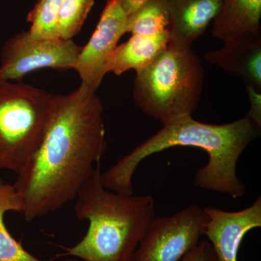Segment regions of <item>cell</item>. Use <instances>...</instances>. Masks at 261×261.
Instances as JSON below:
<instances>
[{
	"label": "cell",
	"mask_w": 261,
	"mask_h": 261,
	"mask_svg": "<svg viewBox=\"0 0 261 261\" xmlns=\"http://www.w3.org/2000/svg\"><path fill=\"white\" fill-rule=\"evenodd\" d=\"M103 104L96 91L81 84L57 96L42 142L13 186L32 221L75 200L107 149Z\"/></svg>",
	"instance_id": "1"
},
{
	"label": "cell",
	"mask_w": 261,
	"mask_h": 261,
	"mask_svg": "<svg viewBox=\"0 0 261 261\" xmlns=\"http://www.w3.org/2000/svg\"><path fill=\"white\" fill-rule=\"evenodd\" d=\"M152 137L101 173L103 187L121 195H133L132 179L140 163L152 154L173 147H192L207 152L208 162L196 173L195 187L221 192L233 199L246 192L237 173V164L260 130L248 116L225 124H208L192 116L163 125Z\"/></svg>",
	"instance_id": "2"
},
{
	"label": "cell",
	"mask_w": 261,
	"mask_h": 261,
	"mask_svg": "<svg viewBox=\"0 0 261 261\" xmlns=\"http://www.w3.org/2000/svg\"><path fill=\"white\" fill-rule=\"evenodd\" d=\"M100 164L75 197L80 221H87L85 236L63 255L83 261H130L156 217L150 195H121L103 187Z\"/></svg>",
	"instance_id": "3"
},
{
	"label": "cell",
	"mask_w": 261,
	"mask_h": 261,
	"mask_svg": "<svg viewBox=\"0 0 261 261\" xmlns=\"http://www.w3.org/2000/svg\"><path fill=\"white\" fill-rule=\"evenodd\" d=\"M205 71L191 47L168 42L145 68L136 71V106L163 125L192 116L200 101Z\"/></svg>",
	"instance_id": "4"
},
{
	"label": "cell",
	"mask_w": 261,
	"mask_h": 261,
	"mask_svg": "<svg viewBox=\"0 0 261 261\" xmlns=\"http://www.w3.org/2000/svg\"><path fill=\"white\" fill-rule=\"evenodd\" d=\"M57 94L32 85L0 82V170L17 174L42 142Z\"/></svg>",
	"instance_id": "5"
},
{
	"label": "cell",
	"mask_w": 261,
	"mask_h": 261,
	"mask_svg": "<svg viewBox=\"0 0 261 261\" xmlns=\"http://www.w3.org/2000/svg\"><path fill=\"white\" fill-rule=\"evenodd\" d=\"M203 207L191 205L171 216H156L130 261H180L204 236Z\"/></svg>",
	"instance_id": "6"
},
{
	"label": "cell",
	"mask_w": 261,
	"mask_h": 261,
	"mask_svg": "<svg viewBox=\"0 0 261 261\" xmlns=\"http://www.w3.org/2000/svg\"><path fill=\"white\" fill-rule=\"evenodd\" d=\"M82 47L73 39H37L28 32L15 34L3 45L0 82H21L25 75L42 68H74Z\"/></svg>",
	"instance_id": "7"
},
{
	"label": "cell",
	"mask_w": 261,
	"mask_h": 261,
	"mask_svg": "<svg viewBox=\"0 0 261 261\" xmlns=\"http://www.w3.org/2000/svg\"><path fill=\"white\" fill-rule=\"evenodd\" d=\"M128 15L119 0H107L95 31L82 47L73 69L78 72L82 84L97 91L107 74L110 57L122 36L127 33Z\"/></svg>",
	"instance_id": "8"
},
{
	"label": "cell",
	"mask_w": 261,
	"mask_h": 261,
	"mask_svg": "<svg viewBox=\"0 0 261 261\" xmlns=\"http://www.w3.org/2000/svg\"><path fill=\"white\" fill-rule=\"evenodd\" d=\"M206 221L204 235L219 261H238V252L249 231L261 227V197L243 210L226 211L204 207Z\"/></svg>",
	"instance_id": "9"
},
{
	"label": "cell",
	"mask_w": 261,
	"mask_h": 261,
	"mask_svg": "<svg viewBox=\"0 0 261 261\" xmlns=\"http://www.w3.org/2000/svg\"><path fill=\"white\" fill-rule=\"evenodd\" d=\"M169 11V43L183 47L192 44L217 18L223 0H166Z\"/></svg>",
	"instance_id": "10"
},
{
	"label": "cell",
	"mask_w": 261,
	"mask_h": 261,
	"mask_svg": "<svg viewBox=\"0 0 261 261\" xmlns=\"http://www.w3.org/2000/svg\"><path fill=\"white\" fill-rule=\"evenodd\" d=\"M204 59L261 91V37L231 39L224 47L205 53Z\"/></svg>",
	"instance_id": "11"
},
{
	"label": "cell",
	"mask_w": 261,
	"mask_h": 261,
	"mask_svg": "<svg viewBox=\"0 0 261 261\" xmlns=\"http://www.w3.org/2000/svg\"><path fill=\"white\" fill-rule=\"evenodd\" d=\"M261 0H223L212 34L224 42L241 37H261Z\"/></svg>",
	"instance_id": "12"
},
{
	"label": "cell",
	"mask_w": 261,
	"mask_h": 261,
	"mask_svg": "<svg viewBox=\"0 0 261 261\" xmlns=\"http://www.w3.org/2000/svg\"><path fill=\"white\" fill-rule=\"evenodd\" d=\"M168 42V29L152 36L132 34L127 42L117 45L106 64V73L121 75L127 70L142 69L159 56Z\"/></svg>",
	"instance_id": "13"
},
{
	"label": "cell",
	"mask_w": 261,
	"mask_h": 261,
	"mask_svg": "<svg viewBox=\"0 0 261 261\" xmlns=\"http://www.w3.org/2000/svg\"><path fill=\"white\" fill-rule=\"evenodd\" d=\"M23 201L13 185L0 178V261H43L27 251L15 240L5 224V214L10 211L23 213Z\"/></svg>",
	"instance_id": "14"
},
{
	"label": "cell",
	"mask_w": 261,
	"mask_h": 261,
	"mask_svg": "<svg viewBox=\"0 0 261 261\" xmlns=\"http://www.w3.org/2000/svg\"><path fill=\"white\" fill-rule=\"evenodd\" d=\"M170 16L166 0H146L134 14L128 17L127 33L152 36L167 30Z\"/></svg>",
	"instance_id": "15"
},
{
	"label": "cell",
	"mask_w": 261,
	"mask_h": 261,
	"mask_svg": "<svg viewBox=\"0 0 261 261\" xmlns=\"http://www.w3.org/2000/svg\"><path fill=\"white\" fill-rule=\"evenodd\" d=\"M63 0H37L27 16L31 23L28 33L33 39H61L59 36L60 11Z\"/></svg>",
	"instance_id": "16"
},
{
	"label": "cell",
	"mask_w": 261,
	"mask_h": 261,
	"mask_svg": "<svg viewBox=\"0 0 261 261\" xmlns=\"http://www.w3.org/2000/svg\"><path fill=\"white\" fill-rule=\"evenodd\" d=\"M94 0H63L59 17L60 39H73L82 30Z\"/></svg>",
	"instance_id": "17"
},
{
	"label": "cell",
	"mask_w": 261,
	"mask_h": 261,
	"mask_svg": "<svg viewBox=\"0 0 261 261\" xmlns=\"http://www.w3.org/2000/svg\"><path fill=\"white\" fill-rule=\"evenodd\" d=\"M180 261H219L207 240H200Z\"/></svg>",
	"instance_id": "18"
},
{
	"label": "cell",
	"mask_w": 261,
	"mask_h": 261,
	"mask_svg": "<svg viewBox=\"0 0 261 261\" xmlns=\"http://www.w3.org/2000/svg\"><path fill=\"white\" fill-rule=\"evenodd\" d=\"M250 102V110L247 116L257 129L261 128V91L250 85H245Z\"/></svg>",
	"instance_id": "19"
},
{
	"label": "cell",
	"mask_w": 261,
	"mask_h": 261,
	"mask_svg": "<svg viewBox=\"0 0 261 261\" xmlns=\"http://www.w3.org/2000/svg\"><path fill=\"white\" fill-rule=\"evenodd\" d=\"M122 8L128 16L134 14L145 3L146 0H119Z\"/></svg>",
	"instance_id": "20"
},
{
	"label": "cell",
	"mask_w": 261,
	"mask_h": 261,
	"mask_svg": "<svg viewBox=\"0 0 261 261\" xmlns=\"http://www.w3.org/2000/svg\"><path fill=\"white\" fill-rule=\"evenodd\" d=\"M62 261H83L80 260V259L77 258V257H73V258H68L66 259V260H62Z\"/></svg>",
	"instance_id": "21"
}]
</instances>
